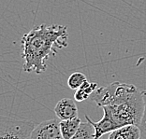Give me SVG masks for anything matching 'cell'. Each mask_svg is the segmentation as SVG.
Segmentation results:
<instances>
[{"mask_svg":"<svg viewBox=\"0 0 146 139\" xmlns=\"http://www.w3.org/2000/svg\"><path fill=\"white\" fill-rule=\"evenodd\" d=\"M104 115L103 118L98 122L93 121L88 115H85L86 121L93 125V127L95 128V137L94 139H99L102 135H104L108 133H111L112 131L118 129V125L115 123V121L112 120V118L110 116L108 112L103 111Z\"/></svg>","mask_w":146,"mask_h":139,"instance_id":"6","label":"cell"},{"mask_svg":"<svg viewBox=\"0 0 146 139\" xmlns=\"http://www.w3.org/2000/svg\"><path fill=\"white\" fill-rule=\"evenodd\" d=\"M98 88V85L97 82H90L86 80L78 90H76L74 94V99L77 102H82L86 100L92 95L97 89Z\"/></svg>","mask_w":146,"mask_h":139,"instance_id":"9","label":"cell"},{"mask_svg":"<svg viewBox=\"0 0 146 139\" xmlns=\"http://www.w3.org/2000/svg\"><path fill=\"white\" fill-rule=\"evenodd\" d=\"M87 80L86 76L82 72H74L69 76L68 79V86L71 90H78Z\"/></svg>","mask_w":146,"mask_h":139,"instance_id":"11","label":"cell"},{"mask_svg":"<svg viewBox=\"0 0 146 139\" xmlns=\"http://www.w3.org/2000/svg\"><path fill=\"white\" fill-rule=\"evenodd\" d=\"M109 139H141V129L137 125H125L110 133Z\"/></svg>","mask_w":146,"mask_h":139,"instance_id":"7","label":"cell"},{"mask_svg":"<svg viewBox=\"0 0 146 139\" xmlns=\"http://www.w3.org/2000/svg\"><path fill=\"white\" fill-rule=\"evenodd\" d=\"M91 100L108 112L120 128L133 124L140 126L144 111L141 92L133 84L114 81L106 87H98Z\"/></svg>","mask_w":146,"mask_h":139,"instance_id":"2","label":"cell"},{"mask_svg":"<svg viewBox=\"0 0 146 139\" xmlns=\"http://www.w3.org/2000/svg\"><path fill=\"white\" fill-rule=\"evenodd\" d=\"M67 26L60 24L36 26L21 39L23 70L26 73L42 74L47 70L46 61L55 56L58 49L68 45Z\"/></svg>","mask_w":146,"mask_h":139,"instance_id":"1","label":"cell"},{"mask_svg":"<svg viewBox=\"0 0 146 139\" xmlns=\"http://www.w3.org/2000/svg\"><path fill=\"white\" fill-rule=\"evenodd\" d=\"M30 139H64L60 130V120L51 119L35 125L32 130Z\"/></svg>","mask_w":146,"mask_h":139,"instance_id":"4","label":"cell"},{"mask_svg":"<svg viewBox=\"0 0 146 139\" xmlns=\"http://www.w3.org/2000/svg\"><path fill=\"white\" fill-rule=\"evenodd\" d=\"M141 94L144 102V111L143 115H142L141 124L139 127L141 129V139H146V90L141 91Z\"/></svg>","mask_w":146,"mask_h":139,"instance_id":"12","label":"cell"},{"mask_svg":"<svg viewBox=\"0 0 146 139\" xmlns=\"http://www.w3.org/2000/svg\"><path fill=\"white\" fill-rule=\"evenodd\" d=\"M54 113L60 121L70 120L78 117V107L75 101L70 98H63L54 107Z\"/></svg>","mask_w":146,"mask_h":139,"instance_id":"5","label":"cell"},{"mask_svg":"<svg viewBox=\"0 0 146 139\" xmlns=\"http://www.w3.org/2000/svg\"><path fill=\"white\" fill-rule=\"evenodd\" d=\"M81 123L82 121L79 117L70 119V120L60 121V130L63 138L70 139L78 131Z\"/></svg>","mask_w":146,"mask_h":139,"instance_id":"8","label":"cell"},{"mask_svg":"<svg viewBox=\"0 0 146 139\" xmlns=\"http://www.w3.org/2000/svg\"><path fill=\"white\" fill-rule=\"evenodd\" d=\"M95 137V128L93 125L86 121V122H82L81 125L70 139H94Z\"/></svg>","mask_w":146,"mask_h":139,"instance_id":"10","label":"cell"},{"mask_svg":"<svg viewBox=\"0 0 146 139\" xmlns=\"http://www.w3.org/2000/svg\"><path fill=\"white\" fill-rule=\"evenodd\" d=\"M35 123L16 116L0 115V139H27Z\"/></svg>","mask_w":146,"mask_h":139,"instance_id":"3","label":"cell"}]
</instances>
